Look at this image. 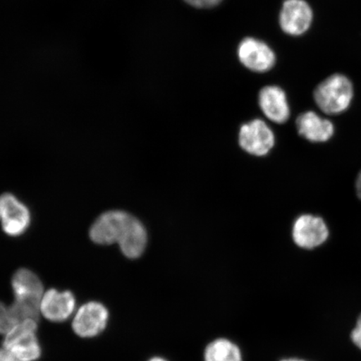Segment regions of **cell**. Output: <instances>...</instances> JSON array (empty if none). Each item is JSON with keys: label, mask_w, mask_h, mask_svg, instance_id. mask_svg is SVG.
<instances>
[{"label": "cell", "mask_w": 361, "mask_h": 361, "mask_svg": "<svg viewBox=\"0 0 361 361\" xmlns=\"http://www.w3.org/2000/svg\"><path fill=\"white\" fill-rule=\"evenodd\" d=\"M354 85L348 76L336 73L320 82L314 92L316 105L328 115L348 110L354 98Z\"/></svg>", "instance_id": "6da1fadb"}, {"label": "cell", "mask_w": 361, "mask_h": 361, "mask_svg": "<svg viewBox=\"0 0 361 361\" xmlns=\"http://www.w3.org/2000/svg\"><path fill=\"white\" fill-rule=\"evenodd\" d=\"M138 219L123 211H109L94 221L90 238L100 245L120 243L128 235Z\"/></svg>", "instance_id": "7a4b0ae2"}, {"label": "cell", "mask_w": 361, "mask_h": 361, "mask_svg": "<svg viewBox=\"0 0 361 361\" xmlns=\"http://www.w3.org/2000/svg\"><path fill=\"white\" fill-rule=\"evenodd\" d=\"M37 322L27 319L4 336L3 348L21 361H35L42 355L37 336Z\"/></svg>", "instance_id": "3957f363"}, {"label": "cell", "mask_w": 361, "mask_h": 361, "mask_svg": "<svg viewBox=\"0 0 361 361\" xmlns=\"http://www.w3.org/2000/svg\"><path fill=\"white\" fill-rule=\"evenodd\" d=\"M12 288L15 303L27 310L40 311L44 287L37 275L26 269H20L13 274Z\"/></svg>", "instance_id": "277c9868"}, {"label": "cell", "mask_w": 361, "mask_h": 361, "mask_svg": "<svg viewBox=\"0 0 361 361\" xmlns=\"http://www.w3.org/2000/svg\"><path fill=\"white\" fill-rule=\"evenodd\" d=\"M0 223L8 235L20 236L30 224V211L12 194L4 193L0 196Z\"/></svg>", "instance_id": "5b68a950"}, {"label": "cell", "mask_w": 361, "mask_h": 361, "mask_svg": "<svg viewBox=\"0 0 361 361\" xmlns=\"http://www.w3.org/2000/svg\"><path fill=\"white\" fill-rule=\"evenodd\" d=\"M274 142L272 130L262 120H254L243 125L239 133V145L252 155H267Z\"/></svg>", "instance_id": "8992f818"}, {"label": "cell", "mask_w": 361, "mask_h": 361, "mask_svg": "<svg viewBox=\"0 0 361 361\" xmlns=\"http://www.w3.org/2000/svg\"><path fill=\"white\" fill-rule=\"evenodd\" d=\"M108 317L109 314L105 306L98 302H89L76 312L72 328L80 337L92 338L106 329Z\"/></svg>", "instance_id": "52a82bcc"}, {"label": "cell", "mask_w": 361, "mask_h": 361, "mask_svg": "<svg viewBox=\"0 0 361 361\" xmlns=\"http://www.w3.org/2000/svg\"><path fill=\"white\" fill-rule=\"evenodd\" d=\"M329 228L319 216L310 214L301 215L293 224V241L300 247L312 250L322 245L329 238Z\"/></svg>", "instance_id": "ba28073f"}, {"label": "cell", "mask_w": 361, "mask_h": 361, "mask_svg": "<svg viewBox=\"0 0 361 361\" xmlns=\"http://www.w3.org/2000/svg\"><path fill=\"white\" fill-rule=\"evenodd\" d=\"M313 19L312 8L305 0H286L279 16V24L284 33L298 36L308 31Z\"/></svg>", "instance_id": "9c48e42d"}, {"label": "cell", "mask_w": 361, "mask_h": 361, "mask_svg": "<svg viewBox=\"0 0 361 361\" xmlns=\"http://www.w3.org/2000/svg\"><path fill=\"white\" fill-rule=\"evenodd\" d=\"M238 56L242 64L252 71L267 72L275 65V54L267 44L254 38H246L239 44Z\"/></svg>", "instance_id": "30bf717a"}, {"label": "cell", "mask_w": 361, "mask_h": 361, "mask_svg": "<svg viewBox=\"0 0 361 361\" xmlns=\"http://www.w3.org/2000/svg\"><path fill=\"white\" fill-rule=\"evenodd\" d=\"M75 308V297L71 292H59L51 288L44 293L40 314L49 322H63L71 317Z\"/></svg>", "instance_id": "8fae6325"}, {"label": "cell", "mask_w": 361, "mask_h": 361, "mask_svg": "<svg viewBox=\"0 0 361 361\" xmlns=\"http://www.w3.org/2000/svg\"><path fill=\"white\" fill-rule=\"evenodd\" d=\"M259 106L267 118L275 123H286L290 111L286 92L281 87H266L261 90Z\"/></svg>", "instance_id": "7c38bea8"}, {"label": "cell", "mask_w": 361, "mask_h": 361, "mask_svg": "<svg viewBox=\"0 0 361 361\" xmlns=\"http://www.w3.org/2000/svg\"><path fill=\"white\" fill-rule=\"evenodd\" d=\"M296 126L298 133L312 142H326L335 133V126L331 121L314 111H306L298 117Z\"/></svg>", "instance_id": "4fadbf2b"}, {"label": "cell", "mask_w": 361, "mask_h": 361, "mask_svg": "<svg viewBox=\"0 0 361 361\" xmlns=\"http://www.w3.org/2000/svg\"><path fill=\"white\" fill-rule=\"evenodd\" d=\"M205 361H242L241 351L233 342L219 338L207 347Z\"/></svg>", "instance_id": "5bb4252c"}, {"label": "cell", "mask_w": 361, "mask_h": 361, "mask_svg": "<svg viewBox=\"0 0 361 361\" xmlns=\"http://www.w3.org/2000/svg\"><path fill=\"white\" fill-rule=\"evenodd\" d=\"M18 324L11 307L0 301V335L6 336Z\"/></svg>", "instance_id": "9a60e30c"}, {"label": "cell", "mask_w": 361, "mask_h": 361, "mask_svg": "<svg viewBox=\"0 0 361 361\" xmlns=\"http://www.w3.org/2000/svg\"><path fill=\"white\" fill-rule=\"evenodd\" d=\"M185 1L196 8H211L218 6L222 0H185Z\"/></svg>", "instance_id": "2e32d148"}, {"label": "cell", "mask_w": 361, "mask_h": 361, "mask_svg": "<svg viewBox=\"0 0 361 361\" xmlns=\"http://www.w3.org/2000/svg\"><path fill=\"white\" fill-rule=\"evenodd\" d=\"M351 338L354 344L361 350V315L358 319L357 324H356L354 331L351 333Z\"/></svg>", "instance_id": "e0dca14e"}, {"label": "cell", "mask_w": 361, "mask_h": 361, "mask_svg": "<svg viewBox=\"0 0 361 361\" xmlns=\"http://www.w3.org/2000/svg\"><path fill=\"white\" fill-rule=\"evenodd\" d=\"M0 361H21L17 359L16 356H13L10 352L4 350V348L0 349Z\"/></svg>", "instance_id": "ac0fdd59"}, {"label": "cell", "mask_w": 361, "mask_h": 361, "mask_svg": "<svg viewBox=\"0 0 361 361\" xmlns=\"http://www.w3.org/2000/svg\"><path fill=\"white\" fill-rule=\"evenodd\" d=\"M355 190L358 197L361 200V171L358 175L357 179H356Z\"/></svg>", "instance_id": "d6986e66"}, {"label": "cell", "mask_w": 361, "mask_h": 361, "mask_svg": "<svg viewBox=\"0 0 361 361\" xmlns=\"http://www.w3.org/2000/svg\"><path fill=\"white\" fill-rule=\"evenodd\" d=\"M149 361H166V360L164 359L160 358V357H155V358H152V360H150Z\"/></svg>", "instance_id": "ffe728a7"}, {"label": "cell", "mask_w": 361, "mask_h": 361, "mask_svg": "<svg viewBox=\"0 0 361 361\" xmlns=\"http://www.w3.org/2000/svg\"><path fill=\"white\" fill-rule=\"evenodd\" d=\"M281 361H305V360H297V359H287V360H283Z\"/></svg>", "instance_id": "44dd1931"}]
</instances>
